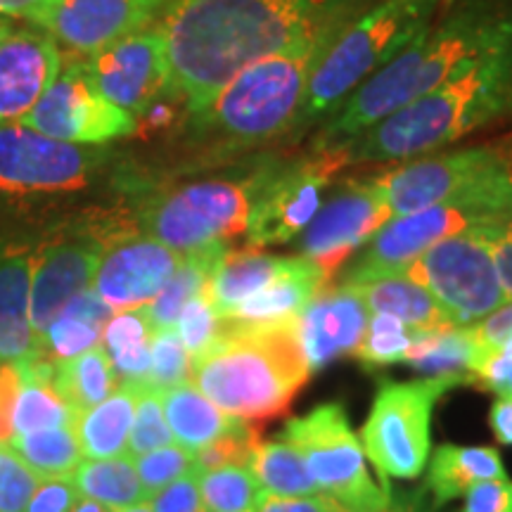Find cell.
Wrapping results in <instances>:
<instances>
[{"mask_svg":"<svg viewBox=\"0 0 512 512\" xmlns=\"http://www.w3.org/2000/svg\"><path fill=\"white\" fill-rule=\"evenodd\" d=\"M157 27L169 91L195 114L249 64L292 48L325 24L313 0H176Z\"/></svg>","mask_w":512,"mask_h":512,"instance_id":"obj_1","label":"cell"},{"mask_svg":"<svg viewBox=\"0 0 512 512\" xmlns=\"http://www.w3.org/2000/svg\"><path fill=\"white\" fill-rule=\"evenodd\" d=\"M512 38V0H460L439 24H425L382 69L361 83L318 133L330 150L366 133Z\"/></svg>","mask_w":512,"mask_h":512,"instance_id":"obj_2","label":"cell"},{"mask_svg":"<svg viewBox=\"0 0 512 512\" xmlns=\"http://www.w3.org/2000/svg\"><path fill=\"white\" fill-rule=\"evenodd\" d=\"M510 114L512 38L339 150L347 164L430 155Z\"/></svg>","mask_w":512,"mask_h":512,"instance_id":"obj_3","label":"cell"},{"mask_svg":"<svg viewBox=\"0 0 512 512\" xmlns=\"http://www.w3.org/2000/svg\"><path fill=\"white\" fill-rule=\"evenodd\" d=\"M309 377L297 320L283 325L223 320L211 347L190 358V382L223 413L247 425L287 413Z\"/></svg>","mask_w":512,"mask_h":512,"instance_id":"obj_4","label":"cell"},{"mask_svg":"<svg viewBox=\"0 0 512 512\" xmlns=\"http://www.w3.org/2000/svg\"><path fill=\"white\" fill-rule=\"evenodd\" d=\"M335 34V24H325L292 48L249 64L200 112L190 114L192 128L230 145H254L290 131L302 112L313 69Z\"/></svg>","mask_w":512,"mask_h":512,"instance_id":"obj_5","label":"cell"},{"mask_svg":"<svg viewBox=\"0 0 512 512\" xmlns=\"http://www.w3.org/2000/svg\"><path fill=\"white\" fill-rule=\"evenodd\" d=\"M437 0H382L366 15L332 36L309 86L297 124L332 117L342 102L382 69L425 24L432 22Z\"/></svg>","mask_w":512,"mask_h":512,"instance_id":"obj_6","label":"cell"},{"mask_svg":"<svg viewBox=\"0 0 512 512\" xmlns=\"http://www.w3.org/2000/svg\"><path fill=\"white\" fill-rule=\"evenodd\" d=\"M392 216L465 204L496 216L512 188V140L470 150L441 152L380 174Z\"/></svg>","mask_w":512,"mask_h":512,"instance_id":"obj_7","label":"cell"},{"mask_svg":"<svg viewBox=\"0 0 512 512\" xmlns=\"http://www.w3.org/2000/svg\"><path fill=\"white\" fill-rule=\"evenodd\" d=\"M261 166L238 178H207L155 195L140 211L143 235L174 252L219 245L247 230Z\"/></svg>","mask_w":512,"mask_h":512,"instance_id":"obj_8","label":"cell"},{"mask_svg":"<svg viewBox=\"0 0 512 512\" xmlns=\"http://www.w3.org/2000/svg\"><path fill=\"white\" fill-rule=\"evenodd\" d=\"M283 439L297 448L320 491L354 512H377L392 505V486L375 482L361 441L351 432L339 403L313 408L285 425Z\"/></svg>","mask_w":512,"mask_h":512,"instance_id":"obj_9","label":"cell"},{"mask_svg":"<svg viewBox=\"0 0 512 512\" xmlns=\"http://www.w3.org/2000/svg\"><path fill=\"white\" fill-rule=\"evenodd\" d=\"M460 384L453 377L415 382H384L361 430L366 456L382 482L387 477L415 479L430 456V422L441 394Z\"/></svg>","mask_w":512,"mask_h":512,"instance_id":"obj_10","label":"cell"},{"mask_svg":"<svg viewBox=\"0 0 512 512\" xmlns=\"http://www.w3.org/2000/svg\"><path fill=\"white\" fill-rule=\"evenodd\" d=\"M406 275L432 294L458 328L482 323L508 304L489 247L475 226L425 249Z\"/></svg>","mask_w":512,"mask_h":512,"instance_id":"obj_11","label":"cell"},{"mask_svg":"<svg viewBox=\"0 0 512 512\" xmlns=\"http://www.w3.org/2000/svg\"><path fill=\"white\" fill-rule=\"evenodd\" d=\"M344 166L347 157L339 147L313 150L285 166H261L245 230L249 247L287 245L302 235L320 209L323 188Z\"/></svg>","mask_w":512,"mask_h":512,"instance_id":"obj_12","label":"cell"},{"mask_svg":"<svg viewBox=\"0 0 512 512\" xmlns=\"http://www.w3.org/2000/svg\"><path fill=\"white\" fill-rule=\"evenodd\" d=\"M100 145L48 138L12 121L0 124V195H57L86 188L107 162Z\"/></svg>","mask_w":512,"mask_h":512,"instance_id":"obj_13","label":"cell"},{"mask_svg":"<svg viewBox=\"0 0 512 512\" xmlns=\"http://www.w3.org/2000/svg\"><path fill=\"white\" fill-rule=\"evenodd\" d=\"M19 124L74 145H105L133 136L138 119L102 98L81 62H69Z\"/></svg>","mask_w":512,"mask_h":512,"instance_id":"obj_14","label":"cell"},{"mask_svg":"<svg viewBox=\"0 0 512 512\" xmlns=\"http://www.w3.org/2000/svg\"><path fill=\"white\" fill-rule=\"evenodd\" d=\"M380 176L358 178L344 183L304 228L299 249L320 268L325 283L339 271V266L373 240L384 223L392 221Z\"/></svg>","mask_w":512,"mask_h":512,"instance_id":"obj_15","label":"cell"},{"mask_svg":"<svg viewBox=\"0 0 512 512\" xmlns=\"http://www.w3.org/2000/svg\"><path fill=\"white\" fill-rule=\"evenodd\" d=\"M83 69L102 98L133 117H145L159 95L171 93L164 38L157 24L95 50L83 60Z\"/></svg>","mask_w":512,"mask_h":512,"instance_id":"obj_16","label":"cell"},{"mask_svg":"<svg viewBox=\"0 0 512 512\" xmlns=\"http://www.w3.org/2000/svg\"><path fill=\"white\" fill-rule=\"evenodd\" d=\"M491 216L465 207V204H439V207L394 216L373 235L361 259L351 266L344 285H361L387 275L406 273L413 259L437 242L463 233Z\"/></svg>","mask_w":512,"mask_h":512,"instance_id":"obj_17","label":"cell"},{"mask_svg":"<svg viewBox=\"0 0 512 512\" xmlns=\"http://www.w3.org/2000/svg\"><path fill=\"white\" fill-rule=\"evenodd\" d=\"M176 0H55L38 27L72 53L95 50L155 27Z\"/></svg>","mask_w":512,"mask_h":512,"instance_id":"obj_18","label":"cell"},{"mask_svg":"<svg viewBox=\"0 0 512 512\" xmlns=\"http://www.w3.org/2000/svg\"><path fill=\"white\" fill-rule=\"evenodd\" d=\"M107 245L93 226L34 249L31 264V328L36 344L76 294L93 285Z\"/></svg>","mask_w":512,"mask_h":512,"instance_id":"obj_19","label":"cell"},{"mask_svg":"<svg viewBox=\"0 0 512 512\" xmlns=\"http://www.w3.org/2000/svg\"><path fill=\"white\" fill-rule=\"evenodd\" d=\"M181 256L150 235H131L105 249L91 287L112 311L140 309L157 297Z\"/></svg>","mask_w":512,"mask_h":512,"instance_id":"obj_20","label":"cell"},{"mask_svg":"<svg viewBox=\"0 0 512 512\" xmlns=\"http://www.w3.org/2000/svg\"><path fill=\"white\" fill-rule=\"evenodd\" d=\"M60 69V46L48 31H12L0 46V124L22 119L43 98Z\"/></svg>","mask_w":512,"mask_h":512,"instance_id":"obj_21","label":"cell"},{"mask_svg":"<svg viewBox=\"0 0 512 512\" xmlns=\"http://www.w3.org/2000/svg\"><path fill=\"white\" fill-rule=\"evenodd\" d=\"M370 309L356 287L337 285L320 290L297 318V335L304 358L313 370L354 354L368 328Z\"/></svg>","mask_w":512,"mask_h":512,"instance_id":"obj_22","label":"cell"},{"mask_svg":"<svg viewBox=\"0 0 512 512\" xmlns=\"http://www.w3.org/2000/svg\"><path fill=\"white\" fill-rule=\"evenodd\" d=\"M31 264V249L0 240V363H27L38 356L31 328Z\"/></svg>","mask_w":512,"mask_h":512,"instance_id":"obj_23","label":"cell"},{"mask_svg":"<svg viewBox=\"0 0 512 512\" xmlns=\"http://www.w3.org/2000/svg\"><path fill=\"white\" fill-rule=\"evenodd\" d=\"M325 278L320 268L306 256H294L292 266L273 278L266 287L235 306L223 320L247 325L294 323L316 294L323 290Z\"/></svg>","mask_w":512,"mask_h":512,"instance_id":"obj_24","label":"cell"},{"mask_svg":"<svg viewBox=\"0 0 512 512\" xmlns=\"http://www.w3.org/2000/svg\"><path fill=\"white\" fill-rule=\"evenodd\" d=\"M294 256L264 254L259 247L226 249L204 294L221 318H226L235 306H240L247 297L266 287L273 278L292 266Z\"/></svg>","mask_w":512,"mask_h":512,"instance_id":"obj_25","label":"cell"},{"mask_svg":"<svg viewBox=\"0 0 512 512\" xmlns=\"http://www.w3.org/2000/svg\"><path fill=\"white\" fill-rule=\"evenodd\" d=\"M162 408L174 439L192 453L226 434L242 432L249 427L247 422L223 413L190 382L162 392Z\"/></svg>","mask_w":512,"mask_h":512,"instance_id":"obj_26","label":"cell"},{"mask_svg":"<svg viewBox=\"0 0 512 512\" xmlns=\"http://www.w3.org/2000/svg\"><path fill=\"white\" fill-rule=\"evenodd\" d=\"M112 316L110 306L102 302L93 287H88L86 292L76 294L43 332L38 339V356L50 363H60L98 347L102 330Z\"/></svg>","mask_w":512,"mask_h":512,"instance_id":"obj_27","label":"cell"},{"mask_svg":"<svg viewBox=\"0 0 512 512\" xmlns=\"http://www.w3.org/2000/svg\"><path fill=\"white\" fill-rule=\"evenodd\" d=\"M136 399L138 387L121 384L98 406L76 415L74 432L83 456L93 460L128 456V437H131L133 415H136Z\"/></svg>","mask_w":512,"mask_h":512,"instance_id":"obj_28","label":"cell"},{"mask_svg":"<svg viewBox=\"0 0 512 512\" xmlns=\"http://www.w3.org/2000/svg\"><path fill=\"white\" fill-rule=\"evenodd\" d=\"M356 287L363 302L373 313H387L403 320L408 328L415 330H444L458 328L451 323L444 309L434 302V297L420 283H415L411 275L396 273L387 278L370 280V283L351 285Z\"/></svg>","mask_w":512,"mask_h":512,"instance_id":"obj_29","label":"cell"},{"mask_svg":"<svg viewBox=\"0 0 512 512\" xmlns=\"http://www.w3.org/2000/svg\"><path fill=\"white\" fill-rule=\"evenodd\" d=\"M501 477H508V472L496 448L446 444L434 451L427 489L434 494V503L441 505L465 496L472 484Z\"/></svg>","mask_w":512,"mask_h":512,"instance_id":"obj_30","label":"cell"},{"mask_svg":"<svg viewBox=\"0 0 512 512\" xmlns=\"http://www.w3.org/2000/svg\"><path fill=\"white\" fill-rule=\"evenodd\" d=\"M17 366L22 370V389L17 396L12 437L55 430V427H74V411L53 387L55 363L36 356L27 363H17Z\"/></svg>","mask_w":512,"mask_h":512,"instance_id":"obj_31","label":"cell"},{"mask_svg":"<svg viewBox=\"0 0 512 512\" xmlns=\"http://www.w3.org/2000/svg\"><path fill=\"white\" fill-rule=\"evenodd\" d=\"M155 335L145 306L119 311L102 330V349L110 356L114 375L121 384L143 387L150 377V342Z\"/></svg>","mask_w":512,"mask_h":512,"instance_id":"obj_32","label":"cell"},{"mask_svg":"<svg viewBox=\"0 0 512 512\" xmlns=\"http://www.w3.org/2000/svg\"><path fill=\"white\" fill-rule=\"evenodd\" d=\"M477 339L470 328L415 330L406 363L427 377H453L460 384L472 382V358Z\"/></svg>","mask_w":512,"mask_h":512,"instance_id":"obj_33","label":"cell"},{"mask_svg":"<svg viewBox=\"0 0 512 512\" xmlns=\"http://www.w3.org/2000/svg\"><path fill=\"white\" fill-rule=\"evenodd\" d=\"M226 249L228 247L219 242V245L195 249V252H185L181 256V264H178L174 275L166 280V285L157 292V297L150 304H145L152 328H174L185 304L204 292V287L209 283V275L214 273Z\"/></svg>","mask_w":512,"mask_h":512,"instance_id":"obj_34","label":"cell"},{"mask_svg":"<svg viewBox=\"0 0 512 512\" xmlns=\"http://www.w3.org/2000/svg\"><path fill=\"white\" fill-rule=\"evenodd\" d=\"M53 387L67 401L74 415L105 401L119 387L107 351L93 347L53 366Z\"/></svg>","mask_w":512,"mask_h":512,"instance_id":"obj_35","label":"cell"},{"mask_svg":"<svg viewBox=\"0 0 512 512\" xmlns=\"http://www.w3.org/2000/svg\"><path fill=\"white\" fill-rule=\"evenodd\" d=\"M72 482L81 496L93 498L110 510H121L128 505L147 503L143 484H140L136 465L133 458L119 456V458H102V460H86L79 463V467L72 472Z\"/></svg>","mask_w":512,"mask_h":512,"instance_id":"obj_36","label":"cell"},{"mask_svg":"<svg viewBox=\"0 0 512 512\" xmlns=\"http://www.w3.org/2000/svg\"><path fill=\"white\" fill-rule=\"evenodd\" d=\"M249 470L266 494L273 496H316L320 489L306 470L297 448L287 441H266L256 444Z\"/></svg>","mask_w":512,"mask_h":512,"instance_id":"obj_37","label":"cell"},{"mask_svg":"<svg viewBox=\"0 0 512 512\" xmlns=\"http://www.w3.org/2000/svg\"><path fill=\"white\" fill-rule=\"evenodd\" d=\"M8 444L41 479L69 477L83 458L74 427L15 434Z\"/></svg>","mask_w":512,"mask_h":512,"instance_id":"obj_38","label":"cell"},{"mask_svg":"<svg viewBox=\"0 0 512 512\" xmlns=\"http://www.w3.org/2000/svg\"><path fill=\"white\" fill-rule=\"evenodd\" d=\"M200 494L209 512H254L264 489L249 467L228 465L200 472Z\"/></svg>","mask_w":512,"mask_h":512,"instance_id":"obj_39","label":"cell"},{"mask_svg":"<svg viewBox=\"0 0 512 512\" xmlns=\"http://www.w3.org/2000/svg\"><path fill=\"white\" fill-rule=\"evenodd\" d=\"M413 342V328L387 313H375L368 320V328L363 332L361 342L354 349V356L366 368L392 366L403 363Z\"/></svg>","mask_w":512,"mask_h":512,"instance_id":"obj_40","label":"cell"},{"mask_svg":"<svg viewBox=\"0 0 512 512\" xmlns=\"http://www.w3.org/2000/svg\"><path fill=\"white\" fill-rule=\"evenodd\" d=\"M190 382V354L185 351L176 328L155 330L150 342V377L147 387L166 392Z\"/></svg>","mask_w":512,"mask_h":512,"instance_id":"obj_41","label":"cell"},{"mask_svg":"<svg viewBox=\"0 0 512 512\" xmlns=\"http://www.w3.org/2000/svg\"><path fill=\"white\" fill-rule=\"evenodd\" d=\"M171 441H174V434L166 425L162 392L143 384V387H138L136 415H133L131 437H128V456H143L155 448L169 446Z\"/></svg>","mask_w":512,"mask_h":512,"instance_id":"obj_42","label":"cell"},{"mask_svg":"<svg viewBox=\"0 0 512 512\" xmlns=\"http://www.w3.org/2000/svg\"><path fill=\"white\" fill-rule=\"evenodd\" d=\"M133 465H136L138 479L140 484H143L147 498L159 494L164 486L176 482V479L188 475V472L197 470L195 453L183 448L181 444H169L155 448V451L150 453H143V456H136Z\"/></svg>","mask_w":512,"mask_h":512,"instance_id":"obj_43","label":"cell"},{"mask_svg":"<svg viewBox=\"0 0 512 512\" xmlns=\"http://www.w3.org/2000/svg\"><path fill=\"white\" fill-rule=\"evenodd\" d=\"M36 475L10 444H0V512H24L41 486Z\"/></svg>","mask_w":512,"mask_h":512,"instance_id":"obj_44","label":"cell"},{"mask_svg":"<svg viewBox=\"0 0 512 512\" xmlns=\"http://www.w3.org/2000/svg\"><path fill=\"white\" fill-rule=\"evenodd\" d=\"M221 316L216 313L214 306L207 299V294H197L195 299H190L181 311V316L176 320V332L181 337L185 351H188L190 358L200 356L204 349L211 347L216 337L221 332Z\"/></svg>","mask_w":512,"mask_h":512,"instance_id":"obj_45","label":"cell"},{"mask_svg":"<svg viewBox=\"0 0 512 512\" xmlns=\"http://www.w3.org/2000/svg\"><path fill=\"white\" fill-rule=\"evenodd\" d=\"M259 430L254 425H249L247 430L226 434V437L211 441L200 451H195V467L197 472H209L219 470V467L228 465H242L249 467L252 460L254 446L259 444Z\"/></svg>","mask_w":512,"mask_h":512,"instance_id":"obj_46","label":"cell"},{"mask_svg":"<svg viewBox=\"0 0 512 512\" xmlns=\"http://www.w3.org/2000/svg\"><path fill=\"white\" fill-rule=\"evenodd\" d=\"M470 373L472 384H477V387L512 396V344L482 347L477 342Z\"/></svg>","mask_w":512,"mask_h":512,"instance_id":"obj_47","label":"cell"},{"mask_svg":"<svg viewBox=\"0 0 512 512\" xmlns=\"http://www.w3.org/2000/svg\"><path fill=\"white\" fill-rule=\"evenodd\" d=\"M475 228L484 238L486 247H489L505 297H508V302H512V228L503 219H498V216L477 223Z\"/></svg>","mask_w":512,"mask_h":512,"instance_id":"obj_48","label":"cell"},{"mask_svg":"<svg viewBox=\"0 0 512 512\" xmlns=\"http://www.w3.org/2000/svg\"><path fill=\"white\" fill-rule=\"evenodd\" d=\"M155 512H204L200 494V472L192 470L176 482L164 486L159 494L150 498Z\"/></svg>","mask_w":512,"mask_h":512,"instance_id":"obj_49","label":"cell"},{"mask_svg":"<svg viewBox=\"0 0 512 512\" xmlns=\"http://www.w3.org/2000/svg\"><path fill=\"white\" fill-rule=\"evenodd\" d=\"M463 512H512V482L501 477L472 484L465 494Z\"/></svg>","mask_w":512,"mask_h":512,"instance_id":"obj_50","label":"cell"},{"mask_svg":"<svg viewBox=\"0 0 512 512\" xmlns=\"http://www.w3.org/2000/svg\"><path fill=\"white\" fill-rule=\"evenodd\" d=\"M79 489H76L72 477L46 479L31 496L24 512H72L79 501Z\"/></svg>","mask_w":512,"mask_h":512,"instance_id":"obj_51","label":"cell"},{"mask_svg":"<svg viewBox=\"0 0 512 512\" xmlns=\"http://www.w3.org/2000/svg\"><path fill=\"white\" fill-rule=\"evenodd\" d=\"M19 389H22V370L17 363H0V444H8L12 439Z\"/></svg>","mask_w":512,"mask_h":512,"instance_id":"obj_52","label":"cell"},{"mask_svg":"<svg viewBox=\"0 0 512 512\" xmlns=\"http://www.w3.org/2000/svg\"><path fill=\"white\" fill-rule=\"evenodd\" d=\"M339 505L330 496H273L266 494L259 498L254 512H339Z\"/></svg>","mask_w":512,"mask_h":512,"instance_id":"obj_53","label":"cell"},{"mask_svg":"<svg viewBox=\"0 0 512 512\" xmlns=\"http://www.w3.org/2000/svg\"><path fill=\"white\" fill-rule=\"evenodd\" d=\"M491 430H494L496 439L505 446H512V396L510 394H498L489 413Z\"/></svg>","mask_w":512,"mask_h":512,"instance_id":"obj_54","label":"cell"},{"mask_svg":"<svg viewBox=\"0 0 512 512\" xmlns=\"http://www.w3.org/2000/svg\"><path fill=\"white\" fill-rule=\"evenodd\" d=\"M55 0H0V15L24 17L38 27L46 12L53 8Z\"/></svg>","mask_w":512,"mask_h":512,"instance_id":"obj_55","label":"cell"},{"mask_svg":"<svg viewBox=\"0 0 512 512\" xmlns=\"http://www.w3.org/2000/svg\"><path fill=\"white\" fill-rule=\"evenodd\" d=\"M339 512H354V510H339ZM377 512H430L425 510V505H422V496H413V498H406V501H401L399 505H389L387 510H377Z\"/></svg>","mask_w":512,"mask_h":512,"instance_id":"obj_56","label":"cell"},{"mask_svg":"<svg viewBox=\"0 0 512 512\" xmlns=\"http://www.w3.org/2000/svg\"><path fill=\"white\" fill-rule=\"evenodd\" d=\"M72 512H112V510L107 508V505L93 501V498L83 496V498H79V501H76Z\"/></svg>","mask_w":512,"mask_h":512,"instance_id":"obj_57","label":"cell"},{"mask_svg":"<svg viewBox=\"0 0 512 512\" xmlns=\"http://www.w3.org/2000/svg\"><path fill=\"white\" fill-rule=\"evenodd\" d=\"M498 219H503L505 223H508V226L512 228V188H510V192H508V197H505V204H503V209L498 211Z\"/></svg>","mask_w":512,"mask_h":512,"instance_id":"obj_58","label":"cell"},{"mask_svg":"<svg viewBox=\"0 0 512 512\" xmlns=\"http://www.w3.org/2000/svg\"><path fill=\"white\" fill-rule=\"evenodd\" d=\"M12 31H15V27H12V22L10 19H5V17H0V46H3L5 43V38H8Z\"/></svg>","mask_w":512,"mask_h":512,"instance_id":"obj_59","label":"cell"},{"mask_svg":"<svg viewBox=\"0 0 512 512\" xmlns=\"http://www.w3.org/2000/svg\"><path fill=\"white\" fill-rule=\"evenodd\" d=\"M114 512H155V510H152L150 501H147V503H138V505H128V508H121V510H114Z\"/></svg>","mask_w":512,"mask_h":512,"instance_id":"obj_60","label":"cell"}]
</instances>
